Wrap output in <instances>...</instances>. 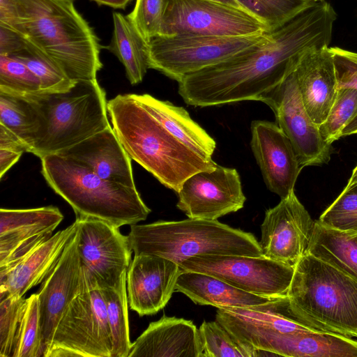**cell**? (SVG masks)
Returning <instances> with one entry per match:
<instances>
[{
  "label": "cell",
  "instance_id": "1",
  "mask_svg": "<svg viewBox=\"0 0 357 357\" xmlns=\"http://www.w3.org/2000/svg\"><path fill=\"white\" fill-rule=\"evenodd\" d=\"M336 17L330 3L317 2L257 43L183 77L178 93L197 107L258 100L294 71L305 52L329 46Z\"/></svg>",
  "mask_w": 357,
  "mask_h": 357
},
{
  "label": "cell",
  "instance_id": "2",
  "mask_svg": "<svg viewBox=\"0 0 357 357\" xmlns=\"http://www.w3.org/2000/svg\"><path fill=\"white\" fill-rule=\"evenodd\" d=\"M7 26L52 59L74 82L96 80L101 45L69 0H14Z\"/></svg>",
  "mask_w": 357,
  "mask_h": 357
},
{
  "label": "cell",
  "instance_id": "3",
  "mask_svg": "<svg viewBox=\"0 0 357 357\" xmlns=\"http://www.w3.org/2000/svg\"><path fill=\"white\" fill-rule=\"evenodd\" d=\"M112 128L130 157L163 185L176 193L192 174L215 168L169 132L134 97L119 94L107 101Z\"/></svg>",
  "mask_w": 357,
  "mask_h": 357
},
{
  "label": "cell",
  "instance_id": "4",
  "mask_svg": "<svg viewBox=\"0 0 357 357\" xmlns=\"http://www.w3.org/2000/svg\"><path fill=\"white\" fill-rule=\"evenodd\" d=\"M40 160L47 184L71 206L76 218H96L120 227L144 221L151 212L136 187L104 179L56 153Z\"/></svg>",
  "mask_w": 357,
  "mask_h": 357
},
{
  "label": "cell",
  "instance_id": "5",
  "mask_svg": "<svg viewBox=\"0 0 357 357\" xmlns=\"http://www.w3.org/2000/svg\"><path fill=\"white\" fill-rule=\"evenodd\" d=\"M22 94L35 107L39 128L30 153L40 159L66 149L110 126L105 90L97 79L62 91Z\"/></svg>",
  "mask_w": 357,
  "mask_h": 357
},
{
  "label": "cell",
  "instance_id": "6",
  "mask_svg": "<svg viewBox=\"0 0 357 357\" xmlns=\"http://www.w3.org/2000/svg\"><path fill=\"white\" fill-rule=\"evenodd\" d=\"M128 237L135 255L158 256L178 265L201 255H263L259 242L252 234L217 220L188 218L134 224Z\"/></svg>",
  "mask_w": 357,
  "mask_h": 357
},
{
  "label": "cell",
  "instance_id": "7",
  "mask_svg": "<svg viewBox=\"0 0 357 357\" xmlns=\"http://www.w3.org/2000/svg\"><path fill=\"white\" fill-rule=\"evenodd\" d=\"M292 311L317 328L357 335V281L306 253L294 267L287 293Z\"/></svg>",
  "mask_w": 357,
  "mask_h": 357
},
{
  "label": "cell",
  "instance_id": "8",
  "mask_svg": "<svg viewBox=\"0 0 357 357\" xmlns=\"http://www.w3.org/2000/svg\"><path fill=\"white\" fill-rule=\"evenodd\" d=\"M82 290L64 310L46 357H112L106 305L96 282L82 276Z\"/></svg>",
  "mask_w": 357,
  "mask_h": 357
},
{
  "label": "cell",
  "instance_id": "9",
  "mask_svg": "<svg viewBox=\"0 0 357 357\" xmlns=\"http://www.w3.org/2000/svg\"><path fill=\"white\" fill-rule=\"evenodd\" d=\"M266 33L241 36H158L148 43L149 67L179 82L257 43Z\"/></svg>",
  "mask_w": 357,
  "mask_h": 357
},
{
  "label": "cell",
  "instance_id": "10",
  "mask_svg": "<svg viewBox=\"0 0 357 357\" xmlns=\"http://www.w3.org/2000/svg\"><path fill=\"white\" fill-rule=\"evenodd\" d=\"M243 8L214 0H164L160 36H241L266 33Z\"/></svg>",
  "mask_w": 357,
  "mask_h": 357
},
{
  "label": "cell",
  "instance_id": "11",
  "mask_svg": "<svg viewBox=\"0 0 357 357\" xmlns=\"http://www.w3.org/2000/svg\"><path fill=\"white\" fill-rule=\"evenodd\" d=\"M182 270L206 273L252 294L287 296L294 267L264 255H201L181 264Z\"/></svg>",
  "mask_w": 357,
  "mask_h": 357
},
{
  "label": "cell",
  "instance_id": "12",
  "mask_svg": "<svg viewBox=\"0 0 357 357\" xmlns=\"http://www.w3.org/2000/svg\"><path fill=\"white\" fill-rule=\"evenodd\" d=\"M273 112L276 123L289 139L301 168L327 164L331 144L325 142L308 114L293 73L258 99Z\"/></svg>",
  "mask_w": 357,
  "mask_h": 357
},
{
  "label": "cell",
  "instance_id": "13",
  "mask_svg": "<svg viewBox=\"0 0 357 357\" xmlns=\"http://www.w3.org/2000/svg\"><path fill=\"white\" fill-rule=\"evenodd\" d=\"M82 274L100 289L118 284L131 263L132 250L119 227L91 218H76Z\"/></svg>",
  "mask_w": 357,
  "mask_h": 357
},
{
  "label": "cell",
  "instance_id": "14",
  "mask_svg": "<svg viewBox=\"0 0 357 357\" xmlns=\"http://www.w3.org/2000/svg\"><path fill=\"white\" fill-rule=\"evenodd\" d=\"M177 194L176 206L188 218L211 220L238 211L246 200L237 170L218 164L188 177Z\"/></svg>",
  "mask_w": 357,
  "mask_h": 357
},
{
  "label": "cell",
  "instance_id": "15",
  "mask_svg": "<svg viewBox=\"0 0 357 357\" xmlns=\"http://www.w3.org/2000/svg\"><path fill=\"white\" fill-rule=\"evenodd\" d=\"M315 221L294 191L268 209L261 225L262 255L295 267L307 253Z\"/></svg>",
  "mask_w": 357,
  "mask_h": 357
},
{
  "label": "cell",
  "instance_id": "16",
  "mask_svg": "<svg viewBox=\"0 0 357 357\" xmlns=\"http://www.w3.org/2000/svg\"><path fill=\"white\" fill-rule=\"evenodd\" d=\"M215 320L253 349L259 342L278 333L324 331L296 314L287 296L254 306L218 308Z\"/></svg>",
  "mask_w": 357,
  "mask_h": 357
},
{
  "label": "cell",
  "instance_id": "17",
  "mask_svg": "<svg viewBox=\"0 0 357 357\" xmlns=\"http://www.w3.org/2000/svg\"><path fill=\"white\" fill-rule=\"evenodd\" d=\"M250 146L267 188L285 198L292 191L302 169L294 148L276 123H251Z\"/></svg>",
  "mask_w": 357,
  "mask_h": 357
},
{
  "label": "cell",
  "instance_id": "18",
  "mask_svg": "<svg viewBox=\"0 0 357 357\" xmlns=\"http://www.w3.org/2000/svg\"><path fill=\"white\" fill-rule=\"evenodd\" d=\"M82 289L81 262L75 234L36 293L43 357H46L50 349L55 328L64 310Z\"/></svg>",
  "mask_w": 357,
  "mask_h": 357
},
{
  "label": "cell",
  "instance_id": "19",
  "mask_svg": "<svg viewBox=\"0 0 357 357\" xmlns=\"http://www.w3.org/2000/svg\"><path fill=\"white\" fill-rule=\"evenodd\" d=\"M180 266L164 257L135 255L126 272L130 308L139 316L152 315L162 309L175 291Z\"/></svg>",
  "mask_w": 357,
  "mask_h": 357
},
{
  "label": "cell",
  "instance_id": "20",
  "mask_svg": "<svg viewBox=\"0 0 357 357\" xmlns=\"http://www.w3.org/2000/svg\"><path fill=\"white\" fill-rule=\"evenodd\" d=\"M63 215L53 206L0 209V268L20 259L49 239Z\"/></svg>",
  "mask_w": 357,
  "mask_h": 357
},
{
  "label": "cell",
  "instance_id": "21",
  "mask_svg": "<svg viewBox=\"0 0 357 357\" xmlns=\"http://www.w3.org/2000/svg\"><path fill=\"white\" fill-rule=\"evenodd\" d=\"M303 102L319 126L326 119L337 92L333 57L329 46L305 52L292 72Z\"/></svg>",
  "mask_w": 357,
  "mask_h": 357
},
{
  "label": "cell",
  "instance_id": "22",
  "mask_svg": "<svg viewBox=\"0 0 357 357\" xmlns=\"http://www.w3.org/2000/svg\"><path fill=\"white\" fill-rule=\"evenodd\" d=\"M76 224L58 231L17 261L0 268V298L24 295L53 270L76 233Z\"/></svg>",
  "mask_w": 357,
  "mask_h": 357
},
{
  "label": "cell",
  "instance_id": "23",
  "mask_svg": "<svg viewBox=\"0 0 357 357\" xmlns=\"http://www.w3.org/2000/svg\"><path fill=\"white\" fill-rule=\"evenodd\" d=\"M56 154L75 160L104 179L135 187L132 159L111 126Z\"/></svg>",
  "mask_w": 357,
  "mask_h": 357
},
{
  "label": "cell",
  "instance_id": "24",
  "mask_svg": "<svg viewBox=\"0 0 357 357\" xmlns=\"http://www.w3.org/2000/svg\"><path fill=\"white\" fill-rule=\"evenodd\" d=\"M142 356L202 357L198 328L190 320L163 314L132 344L128 357Z\"/></svg>",
  "mask_w": 357,
  "mask_h": 357
},
{
  "label": "cell",
  "instance_id": "25",
  "mask_svg": "<svg viewBox=\"0 0 357 357\" xmlns=\"http://www.w3.org/2000/svg\"><path fill=\"white\" fill-rule=\"evenodd\" d=\"M270 356L357 357V340L327 331L275 333L259 347Z\"/></svg>",
  "mask_w": 357,
  "mask_h": 357
},
{
  "label": "cell",
  "instance_id": "26",
  "mask_svg": "<svg viewBox=\"0 0 357 357\" xmlns=\"http://www.w3.org/2000/svg\"><path fill=\"white\" fill-rule=\"evenodd\" d=\"M175 291L185 294L197 305L217 308L254 306L277 298L247 292L215 276L184 270L177 278Z\"/></svg>",
  "mask_w": 357,
  "mask_h": 357
},
{
  "label": "cell",
  "instance_id": "27",
  "mask_svg": "<svg viewBox=\"0 0 357 357\" xmlns=\"http://www.w3.org/2000/svg\"><path fill=\"white\" fill-rule=\"evenodd\" d=\"M135 99L169 132L202 155L212 158L215 141L191 119L182 107L149 94H134Z\"/></svg>",
  "mask_w": 357,
  "mask_h": 357
},
{
  "label": "cell",
  "instance_id": "28",
  "mask_svg": "<svg viewBox=\"0 0 357 357\" xmlns=\"http://www.w3.org/2000/svg\"><path fill=\"white\" fill-rule=\"evenodd\" d=\"M307 253L357 281V233L326 227L315 221Z\"/></svg>",
  "mask_w": 357,
  "mask_h": 357
},
{
  "label": "cell",
  "instance_id": "29",
  "mask_svg": "<svg viewBox=\"0 0 357 357\" xmlns=\"http://www.w3.org/2000/svg\"><path fill=\"white\" fill-rule=\"evenodd\" d=\"M114 29L110 43L106 47L123 65L131 84L141 82L148 70V43L139 33L126 15L114 12Z\"/></svg>",
  "mask_w": 357,
  "mask_h": 357
},
{
  "label": "cell",
  "instance_id": "30",
  "mask_svg": "<svg viewBox=\"0 0 357 357\" xmlns=\"http://www.w3.org/2000/svg\"><path fill=\"white\" fill-rule=\"evenodd\" d=\"M39 123L37 110L22 94L0 90V124L17 135L29 153Z\"/></svg>",
  "mask_w": 357,
  "mask_h": 357
},
{
  "label": "cell",
  "instance_id": "31",
  "mask_svg": "<svg viewBox=\"0 0 357 357\" xmlns=\"http://www.w3.org/2000/svg\"><path fill=\"white\" fill-rule=\"evenodd\" d=\"M101 290L112 334V357H128L132 343L130 340L129 332L126 273L117 285Z\"/></svg>",
  "mask_w": 357,
  "mask_h": 357
},
{
  "label": "cell",
  "instance_id": "32",
  "mask_svg": "<svg viewBox=\"0 0 357 357\" xmlns=\"http://www.w3.org/2000/svg\"><path fill=\"white\" fill-rule=\"evenodd\" d=\"M272 32L314 5L309 0H235Z\"/></svg>",
  "mask_w": 357,
  "mask_h": 357
},
{
  "label": "cell",
  "instance_id": "33",
  "mask_svg": "<svg viewBox=\"0 0 357 357\" xmlns=\"http://www.w3.org/2000/svg\"><path fill=\"white\" fill-rule=\"evenodd\" d=\"M202 357H256L257 350L238 340L216 320L198 328Z\"/></svg>",
  "mask_w": 357,
  "mask_h": 357
},
{
  "label": "cell",
  "instance_id": "34",
  "mask_svg": "<svg viewBox=\"0 0 357 357\" xmlns=\"http://www.w3.org/2000/svg\"><path fill=\"white\" fill-rule=\"evenodd\" d=\"M27 43L26 48L10 56L24 63L36 75L42 91H66L75 84L52 59Z\"/></svg>",
  "mask_w": 357,
  "mask_h": 357
},
{
  "label": "cell",
  "instance_id": "35",
  "mask_svg": "<svg viewBox=\"0 0 357 357\" xmlns=\"http://www.w3.org/2000/svg\"><path fill=\"white\" fill-rule=\"evenodd\" d=\"M11 357H43L36 293L26 298Z\"/></svg>",
  "mask_w": 357,
  "mask_h": 357
},
{
  "label": "cell",
  "instance_id": "36",
  "mask_svg": "<svg viewBox=\"0 0 357 357\" xmlns=\"http://www.w3.org/2000/svg\"><path fill=\"white\" fill-rule=\"evenodd\" d=\"M357 115V90L337 89L335 99L325 121L319 126L322 139L331 144L342 137V132Z\"/></svg>",
  "mask_w": 357,
  "mask_h": 357
},
{
  "label": "cell",
  "instance_id": "37",
  "mask_svg": "<svg viewBox=\"0 0 357 357\" xmlns=\"http://www.w3.org/2000/svg\"><path fill=\"white\" fill-rule=\"evenodd\" d=\"M317 221L326 227L357 233V183L346 186Z\"/></svg>",
  "mask_w": 357,
  "mask_h": 357
},
{
  "label": "cell",
  "instance_id": "38",
  "mask_svg": "<svg viewBox=\"0 0 357 357\" xmlns=\"http://www.w3.org/2000/svg\"><path fill=\"white\" fill-rule=\"evenodd\" d=\"M0 90L29 93L41 90L36 75L22 61L0 55Z\"/></svg>",
  "mask_w": 357,
  "mask_h": 357
},
{
  "label": "cell",
  "instance_id": "39",
  "mask_svg": "<svg viewBox=\"0 0 357 357\" xmlns=\"http://www.w3.org/2000/svg\"><path fill=\"white\" fill-rule=\"evenodd\" d=\"M25 302L24 296L0 298V357H11Z\"/></svg>",
  "mask_w": 357,
  "mask_h": 357
},
{
  "label": "cell",
  "instance_id": "40",
  "mask_svg": "<svg viewBox=\"0 0 357 357\" xmlns=\"http://www.w3.org/2000/svg\"><path fill=\"white\" fill-rule=\"evenodd\" d=\"M164 0H136L127 17L144 40L149 43L160 36Z\"/></svg>",
  "mask_w": 357,
  "mask_h": 357
},
{
  "label": "cell",
  "instance_id": "41",
  "mask_svg": "<svg viewBox=\"0 0 357 357\" xmlns=\"http://www.w3.org/2000/svg\"><path fill=\"white\" fill-rule=\"evenodd\" d=\"M337 83V89L353 88L357 90V52L340 47H330ZM357 134V115L346 126L341 136Z\"/></svg>",
  "mask_w": 357,
  "mask_h": 357
},
{
  "label": "cell",
  "instance_id": "42",
  "mask_svg": "<svg viewBox=\"0 0 357 357\" xmlns=\"http://www.w3.org/2000/svg\"><path fill=\"white\" fill-rule=\"evenodd\" d=\"M26 40L15 30L0 24V55L10 56L27 46Z\"/></svg>",
  "mask_w": 357,
  "mask_h": 357
},
{
  "label": "cell",
  "instance_id": "43",
  "mask_svg": "<svg viewBox=\"0 0 357 357\" xmlns=\"http://www.w3.org/2000/svg\"><path fill=\"white\" fill-rule=\"evenodd\" d=\"M0 149L28 152L26 144L20 138L2 124H0Z\"/></svg>",
  "mask_w": 357,
  "mask_h": 357
},
{
  "label": "cell",
  "instance_id": "44",
  "mask_svg": "<svg viewBox=\"0 0 357 357\" xmlns=\"http://www.w3.org/2000/svg\"><path fill=\"white\" fill-rule=\"evenodd\" d=\"M23 153L7 149H0V178L20 159Z\"/></svg>",
  "mask_w": 357,
  "mask_h": 357
},
{
  "label": "cell",
  "instance_id": "45",
  "mask_svg": "<svg viewBox=\"0 0 357 357\" xmlns=\"http://www.w3.org/2000/svg\"><path fill=\"white\" fill-rule=\"evenodd\" d=\"M97 4L113 8L124 9L132 0H91Z\"/></svg>",
  "mask_w": 357,
  "mask_h": 357
},
{
  "label": "cell",
  "instance_id": "46",
  "mask_svg": "<svg viewBox=\"0 0 357 357\" xmlns=\"http://www.w3.org/2000/svg\"><path fill=\"white\" fill-rule=\"evenodd\" d=\"M355 183H357V165L353 169L351 175L348 181L347 185L346 186H350Z\"/></svg>",
  "mask_w": 357,
  "mask_h": 357
},
{
  "label": "cell",
  "instance_id": "47",
  "mask_svg": "<svg viewBox=\"0 0 357 357\" xmlns=\"http://www.w3.org/2000/svg\"><path fill=\"white\" fill-rule=\"evenodd\" d=\"M214 1H219V2L224 3L225 4H229V5H231V6H234L241 8L235 0H214Z\"/></svg>",
  "mask_w": 357,
  "mask_h": 357
},
{
  "label": "cell",
  "instance_id": "48",
  "mask_svg": "<svg viewBox=\"0 0 357 357\" xmlns=\"http://www.w3.org/2000/svg\"><path fill=\"white\" fill-rule=\"evenodd\" d=\"M309 1H313V2H318V1H323V0H309Z\"/></svg>",
  "mask_w": 357,
  "mask_h": 357
},
{
  "label": "cell",
  "instance_id": "49",
  "mask_svg": "<svg viewBox=\"0 0 357 357\" xmlns=\"http://www.w3.org/2000/svg\"><path fill=\"white\" fill-rule=\"evenodd\" d=\"M69 1H74L75 0H69Z\"/></svg>",
  "mask_w": 357,
  "mask_h": 357
},
{
  "label": "cell",
  "instance_id": "50",
  "mask_svg": "<svg viewBox=\"0 0 357 357\" xmlns=\"http://www.w3.org/2000/svg\"><path fill=\"white\" fill-rule=\"evenodd\" d=\"M356 337H357V335H356Z\"/></svg>",
  "mask_w": 357,
  "mask_h": 357
}]
</instances>
